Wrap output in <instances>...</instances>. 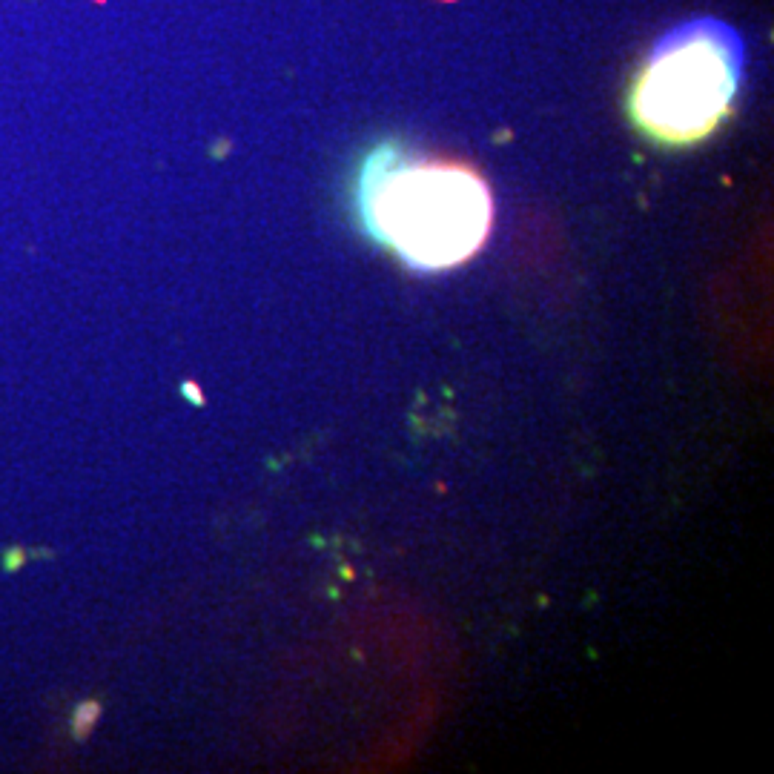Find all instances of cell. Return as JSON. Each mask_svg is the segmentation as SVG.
Instances as JSON below:
<instances>
[{
    "label": "cell",
    "mask_w": 774,
    "mask_h": 774,
    "mask_svg": "<svg viewBox=\"0 0 774 774\" xmlns=\"http://www.w3.org/2000/svg\"><path fill=\"white\" fill-rule=\"evenodd\" d=\"M367 230L416 270L468 261L487 238L494 204L487 184L468 167L373 158L362 178Z\"/></svg>",
    "instance_id": "6da1fadb"
},
{
    "label": "cell",
    "mask_w": 774,
    "mask_h": 774,
    "mask_svg": "<svg viewBox=\"0 0 774 774\" xmlns=\"http://www.w3.org/2000/svg\"><path fill=\"white\" fill-rule=\"evenodd\" d=\"M743 81V40L714 18L665 32L631 89V115L663 144H694L729 115Z\"/></svg>",
    "instance_id": "7a4b0ae2"
}]
</instances>
